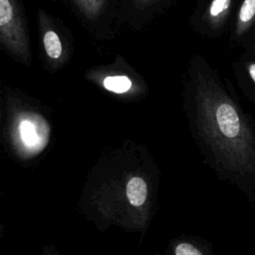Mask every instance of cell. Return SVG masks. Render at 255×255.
<instances>
[{
	"label": "cell",
	"mask_w": 255,
	"mask_h": 255,
	"mask_svg": "<svg viewBox=\"0 0 255 255\" xmlns=\"http://www.w3.org/2000/svg\"><path fill=\"white\" fill-rule=\"evenodd\" d=\"M181 96L192 133L230 168L255 169L252 133L233 100L197 54L188 62Z\"/></svg>",
	"instance_id": "6da1fadb"
},
{
	"label": "cell",
	"mask_w": 255,
	"mask_h": 255,
	"mask_svg": "<svg viewBox=\"0 0 255 255\" xmlns=\"http://www.w3.org/2000/svg\"><path fill=\"white\" fill-rule=\"evenodd\" d=\"M81 24L98 39H111L121 25L119 0H65Z\"/></svg>",
	"instance_id": "8992f818"
},
{
	"label": "cell",
	"mask_w": 255,
	"mask_h": 255,
	"mask_svg": "<svg viewBox=\"0 0 255 255\" xmlns=\"http://www.w3.org/2000/svg\"><path fill=\"white\" fill-rule=\"evenodd\" d=\"M248 73H249L251 79H252V80L254 81V83H255V63H252V64L249 65V67H248Z\"/></svg>",
	"instance_id": "7c38bea8"
},
{
	"label": "cell",
	"mask_w": 255,
	"mask_h": 255,
	"mask_svg": "<svg viewBox=\"0 0 255 255\" xmlns=\"http://www.w3.org/2000/svg\"><path fill=\"white\" fill-rule=\"evenodd\" d=\"M51 1H52V2H56L57 0H51Z\"/></svg>",
	"instance_id": "4fadbf2b"
},
{
	"label": "cell",
	"mask_w": 255,
	"mask_h": 255,
	"mask_svg": "<svg viewBox=\"0 0 255 255\" xmlns=\"http://www.w3.org/2000/svg\"><path fill=\"white\" fill-rule=\"evenodd\" d=\"M230 6L231 0H210L203 10L194 12L190 23L199 32L215 30L223 23Z\"/></svg>",
	"instance_id": "ba28073f"
},
{
	"label": "cell",
	"mask_w": 255,
	"mask_h": 255,
	"mask_svg": "<svg viewBox=\"0 0 255 255\" xmlns=\"http://www.w3.org/2000/svg\"><path fill=\"white\" fill-rule=\"evenodd\" d=\"M174 253L175 255H203L196 247L186 242H182L176 245Z\"/></svg>",
	"instance_id": "8fae6325"
},
{
	"label": "cell",
	"mask_w": 255,
	"mask_h": 255,
	"mask_svg": "<svg viewBox=\"0 0 255 255\" xmlns=\"http://www.w3.org/2000/svg\"><path fill=\"white\" fill-rule=\"evenodd\" d=\"M0 46L15 62L31 67L32 50L23 0H0Z\"/></svg>",
	"instance_id": "277c9868"
},
{
	"label": "cell",
	"mask_w": 255,
	"mask_h": 255,
	"mask_svg": "<svg viewBox=\"0 0 255 255\" xmlns=\"http://www.w3.org/2000/svg\"><path fill=\"white\" fill-rule=\"evenodd\" d=\"M174 0H119L121 24L139 30L170 7Z\"/></svg>",
	"instance_id": "52a82bcc"
},
{
	"label": "cell",
	"mask_w": 255,
	"mask_h": 255,
	"mask_svg": "<svg viewBox=\"0 0 255 255\" xmlns=\"http://www.w3.org/2000/svg\"><path fill=\"white\" fill-rule=\"evenodd\" d=\"M85 78L106 93L126 102L141 100L148 94L145 81L119 56L113 63L88 69Z\"/></svg>",
	"instance_id": "3957f363"
},
{
	"label": "cell",
	"mask_w": 255,
	"mask_h": 255,
	"mask_svg": "<svg viewBox=\"0 0 255 255\" xmlns=\"http://www.w3.org/2000/svg\"><path fill=\"white\" fill-rule=\"evenodd\" d=\"M39 48L45 69L52 74L63 69L74 53L73 36L60 19L46 10L37 12Z\"/></svg>",
	"instance_id": "5b68a950"
},
{
	"label": "cell",
	"mask_w": 255,
	"mask_h": 255,
	"mask_svg": "<svg viewBox=\"0 0 255 255\" xmlns=\"http://www.w3.org/2000/svg\"><path fill=\"white\" fill-rule=\"evenodd\" d=\"M127 197L128 202L135 207L141 206L147 196L145 180L140 176H132L127 182Z\"/></svg>",
	"instance_id": "9c48e42d"
},
{
	"label": "cell",
	"mask_w": 255,
	"mask_h": 255,
	"mask_svg": "<svg viewBox=\"0 0 255 255\" xmlns=\"http://www.w3.org/2000/svg\"><path fill=\"white\" fill-rule=\"evenodd\" d=\"M3 135L22 157L42 152L49 143L51 123L40 103L25 93L3 86L1 90Z\"/></svg>",
	"instance_id": "7a4b0ae2"
},
{
	"label": "cell",
	"mask_w": 255,
	"mask_h": 255,
	"mask_svg": "<svg viewBox=\"0 0 255 255\" xmlns=\"http://www.w3.org/2000/svg\"><path fill=\"white\" fill-rule=\"evenodd\" d=\"M255 17V0H244L240 6L238 13V21L236 25L237 35H241L249 27Z\"/></svg>",
	"instance_id": "30bf717a"
}]
</instances>
